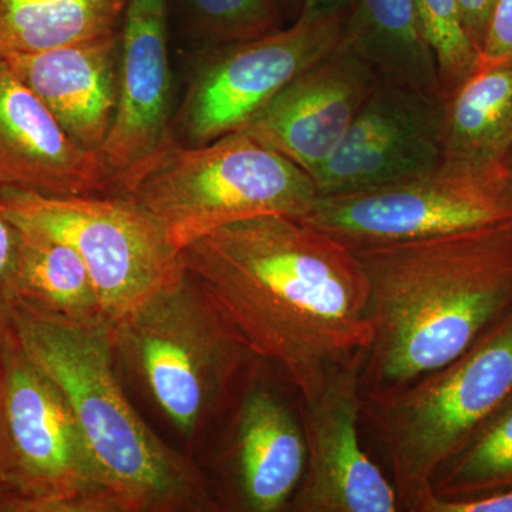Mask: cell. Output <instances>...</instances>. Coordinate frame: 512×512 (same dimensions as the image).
Returning <instances> with one entry per match:
<instances>
[{"instance_id": "obj_1", "label": "cell", "mask_w": 512, "mask_h": 512, "mask_svg": "<svg viewBox=\"0 0 512 512\" xmlns=\"http://www.w3.org/2000/svg\"><path fill=\"white\" fill-rule=\"evenodd\" d=\"M258 359L312 403L330 375L365 360L369 284L352 249L301 218L232 222L181 252Z\"/></svg>"}, {"instance_id": "obj_2", "label": "cell", "mask_w": 512, "mask_h": 512, "mask_svg": "<svg viewBox=\"0 0 512 512\" xmlns=\"http://www.w3.org/2000/svg\"><path fill=\"white\" fill-rule=\"evenodd\" d=\"M350 249L369 284L363 393L436 372L512 312V221Z\"/></svg>"}, {"instance_id": "obj_3", "label": "cell", "mask_w": 512, "mask_h": 512, "mask_svg": "<svg viewBox=\"0 0 512 512\" xmlns=\"http://www.w3.org/2000/svg\"><path fill=\"white\" fill-rule=\"evenodd\" d=\"M8 301L13 335L62 392L120 512L220 510L190 458L165 444L128 402L106 319L66 318Z\"/></svg>"}, {"instance_id": "obj_4", "label": "cell", "mask_w": 512, "mask_h": 512, "mask_svg": "<svg viewBox=\"0 0 512 512\" xmlns=\"http://www.w3.org/2000/svg\"><path fill=\"white\" fill-rule=\"evenodd\" d=\"M116 190L150 212L180 254L232 222L305 218L319 197L311 175L245 130L202 146L171 138Z\"/></svg>"}, {"instance_id": "obj_5", "label": "cell", "mask_w": 512, "mask_h": 512, "mask_svg": "<svg viewBox=\"0 0 512 512\" xmlns=\"http://www.w3.org/2000/svg\"><path fill=\"white\" fill-rule=\"evenodd\" d=\"M511 394L512 312L436 372L363 393L362 419L389 461L399 511L420 512L437 473Z\"/></svg>"}, {"instance_id": "obj_6", "label": "cell", "mask_w": 512, "mask_h": 512, "mask_svg": "<svg viewBox=\"0 0 512 512\" xmlns=\"http://www.w3.org/2000/svg\"><path fill=\"white\" fill-rule=\"evenodd\" d=\"M111 328L116 352L188 439L227 406L258 359L187 271Z\"/></svg>"}, {"instance_id": "obj_7", "label": "cell", "mask_w": 512, "mask_h": 512, "mask_svg": "<svg viewBox=\"0 0 512 512\" xmlns=\"http://www.w3.org/2000/svg\"><path fill=\"white\" fill-rule=\"evenodd\" d=\"M3 512H120L62 392L10 328L0 353Z\"/></svg>"}, {"instance_id": "obj_8", "label": "cell", "mask_w": 512, "mask_h": 512, "mask_svg": "<svg viewBox=\"0 0 512 512\" xmlns=\"http://www.w3.org/2000/svg\"><path fill=\"white\" fill-rule=\"evenodd\" d=\"M0 212L13 227L57 239L79 254L111 326L184 275L181 254L164 229L128 195L56 197L0 187Z\"/></svg>"}, {"instance_id": "obj_9", "label": "cell", "mask_w": 512, "mask_h": 512, "mask_svg": "<svg viewBox=\"0 0 512 512\" xmlns=\"http://www.w3.org/2000/svg\"><path fill=\"white\" fill-rule=\"evenodd\" d=\"M349 248L439 237L512 221V171L441 163L396 183L319 195L301 218Z\"/></svg>"}, {"instance_id": "obj_10", "label": "cell", "mask_w": 512, "mask_h": 512, "mask_svg": "<svg viewBox=\"0 0 512 512\" xmlns=\"http://www.w3.org/2000/svg\"><path fill=\"white\" fill-rule=\"evenodd\" d=\"M345 9L301 13L295 25L215 46L195 70L175 117L178 143L202 146L242 130L295 77L339 45Z\"/></svg>"}, {"instance_id": "obj_11", "label": "cell", "mask_w": 512, "mask_h": 512, "mask_svg": "<svg viewBox=\"0 0 512 512\" xmlns=\"http://www.w3.org/2000/svg\"><path fill=\"white\" fill-rule=\"evenodd\" d=\"M443 117L439 94L379 82L313 177L319 195L367 190L436 170L443 161Z\"/></svg>"}, {"instance_id": "obj_12", "label": "cell", "mask_w": 512, "mask_h": 512, "mask_svg": "<svg viewBox=\"0 0 512 512\" xmlns=\"http://www.w3.org/2000/svg\"><path fill=\"white\" fill-rule=\"evenodd\" d=\"M362 365L335 370L319 396L303 404L306 467L292 511H399L393 483L360 443Z\"/></svg>"}, {"instance_id": "obj_13", "label": "cell", "mask_w": 512, "mask_h": 512, "mask_svg": "<svg viewBox=\"0 0 512 512\" xmlns=\"http://www.w3.org/2000/svg\"><path fill=\"white\" fill-rule=\"evenodd\" d=\"M379 84L376 73L343 40L292 80L242 130L315 177L342 143Z\"/></svg>"}, {"instance_id": "obj_14", "label": "cell", "mask_w": 512, "mask_h": 512, "mask_svg": "<svg viewBox=\"0 0 512 512\" xmlns=\"http://www.w3.org/2000/svg\"><path fill=\"white\" fill-rule=\"evenodd\" d=\"M167 0H127L120 32L119 99L99 156L113 190L171 138Z\"/></svg>"}, {"instance_id": "obj_15", "label": "cell", "mask_w": 512, "mask_h": 512, "mask_svg": "<svg viewBox=\"0 0 512 512\" xmlns=\"http://www.w3.org/2000/svg\"><path fill=\"white\" fill-rule=\"evenodd\" d=\"M0 187L56 197L113 190L99 154L76 143L43 101L2 62Z\"/></svg>"}, {"instance_id": "obj_16", "label": "cell", "mask_w": 512, "mask_h": 512, "mask_svg": "<svg viewBox=\"0 0 512 512\" xmlns=\"http://www.w3.org/2000/svg\"><path fill=\"white\" fill-rule=\"evenodd\" d=\"M119 55L120 32L0 62L43 101L76 143L99 154L116 114Z\"/></svg>"}, {"instance_id": "obj_17", "label": "cell", "mask_w": 512, "mask_h": 512, "mask_svg": "<svg viewBox=\"0 0 512 512\" xmlns=\"http://www.w3.org/2000/svg\"><path fill=\"white\" fill-rule=\"evenodd\" d=\"M235 468L244 510L276 512L291 505L305 474L306 444L298 420L272 390L249 387L235 420Z\"/></svg>"}, {"instance_id": "obj_18", "label": "cell", "mask_w": 512, "mask_h": 512, "mask_svg": "<svg viewBox=\"0 0 512 512\" xmlns=\"http://www.w3.org/2000/svg\"><path fill=\"white\" fill-rule=\"evenodd\" d=\"M512 56L478 64L444 99L443 161L474 171L510 168Z\"/></svg>"}, {"instance_id": "obj_19", "label": "cell", "mask_w": 512, "mask_h": 512, "mask_svg": "<svg viewBox=\"0 0 512 512\" xmlns=\"http://www.w3.org/2000/svg\"><path fill=\"white\" fill-rule=\"evenodd\" d=\"M342 40L372 67L379 82L444 97L436 56L421 30L414 0H353Z\"/></svg>"}, {"instance_id": "obj_20", "label": "cell", "mask_w": 512, "mask_h": 512, "mask_svg": "<svg viewBox=\"0 0 512 512\" xmlns=\"http://www.w3.org/2000/svg\"><path fill=\"white\" fill-rule=\"evenodd\" d=\"M127 0H0V60L119 33Z\"/></svg>"}, {"instance_id": "obj_21", "label": "cell", "mask_w": 512, "mask_h": 512, "mask_svg": "<svg viewBox=\"0 0 512 512\" xmlns=\"http://www.w3.org/2000/svg\"><path fill=\"white\" fill-rule=\"evenodd\" d=\"M18 241L6 298L66 318L104 319L89 271L72 247L22 229H18Z\"/></svg>"}, {"instance_id": "obj_22", "label": "cell", "mask_w": 512, "mask_h": 512, "mask_svg": "<svg viewBox=\"0 0 512 512\" xmlns=\"http://www.w3.org/2000/svg\"><path fill=\"white\" fill-rule=\"evenodd\" d=\"M512 485V394L441 468L433 495L464 497Z\"/></svg>"}, {"instance_id": "obj_23", "label": "cell", "mask_w": 512, "mask_h": 512, "mask_svg": "<svg viewBox=\"0 0 512 512\" xmlns=\"http://www.w3.org/2000/svg\"><path fill=\"white\" fill-rule=\"evenodd\" d=\"M414 6L423 35L436 56L446 99L477 69L480 55L463 28L457 0H414Z\"/></svg>"}, {"instance_id": "obj_24", "label": "cell", "mask_w": 512, "mask_h": 512, "mask_svg": "<svg viewBox=\"0 0 512 512\" xmlns=\"http://www.w3.org/2000/svg\"><path fill=\"white\" fill-rule=\"evenodd\" d=\"M194 28L214 46L244 42L276 28L269 0H187Z\"/></svg>"}, {"instance_id": "obj_25", "label": "cell", "mask_w": 512, "mask_h": 512, "mask_svg": "<svg viewBox=\"0 0 512 512\" xmlns=\"http://www.w3.org/2000/svg\"><path fill=\"white\" fill-rule=\"evenodd\" d=\"M420 512H512V485L456 498L431 495Z\"/></svg>"}, {"instance_id": "obj_26", "label": "cell", "mask_w": 512, "mask_h": 512, "mask_svg": "<svg viewBox=\"0 0 512 512\" xmlns=\"http://www.w3.org/2000/svg\"><path fill=\"white\" fill-rule=\"evenodd\" d=\"M510 56H512V0H495L478 64L494 63Z\"/></svg>"}, {"instance_id": "obj_27", "label": "cell", "mask_w": 512, "mask_h": 512, "mask_svg": "<svg viewBox=\"0 0 512 512\" xmlns=\"http://www.w3.org/2000/svg\"><path fill=\"white\" fill-rule=\"evenodd\" d=\"M495 0H457L463 28L480 55Z\"/></svg>"}, {"instance_id": "obj_28", "label": "cell", "mask_w": 512, "mask_h": 512, "mask_svg": "<svg viewBox=\"0 0 512 512\" xmlns=\"http://www.w3.org/2000/svg\"><path fill=\"white\" fill-rule=\"evenodd\" d=\"M18 229L0 212V295H8L18 259Z\"/></svg>"}, {"instance_id": "obj_29", "label": "cell", "mask_w": 512, "mask_h": 512, "mask_svg": "<svg viewBox=\"0 0 512 512\" xmlns=\"http://www.w3.org/2000/svg\"><path fill=\"white\" fill-rule=\"evenodd\" d=\"M348 2L349 0H303L302 13L345 9V5Z\"/></svg>"}, {"instance_id": "obj_30", "label": "cell", "mask_w": 512, "mask_h": 512, "mask_svg": "<svg viewBox=\"0 0 512 512\" xmlns=\"http://www.w3.org/2000/svg\"><path fill=\"white\" fill-rule=\"evenodd\" d=\"M12 322H10L9 301L5 295H0V353L8 339Z\"/></svg>"}, {"instance_id": "obj_31", "label": "cell", "mask_w": 512, "mask_h": 512, "mask_svg": "<svg viewBox=\"0 0 512 512\" xmlns=\"http://www.w3.org/2000/svg\"><path fill=\"white\" fill-rule=\"evenodd\" d=\"M510 168H511V171H512V154H511V158H510Z\"/></svg>"}, {"instance_id": "obj_32", "label": "cell", "mask_w": 512, "mask_h": 512, "mask_svg": "<svg viewBox=\"0 0 512 512\" xmlns=\"http://www.w3.org/2000/svg\"><path fill=\"white\" fill-rule=\"evenodd\" d=\"M0 512H2V503H0Z\"/></svg>"}]
</instances>
